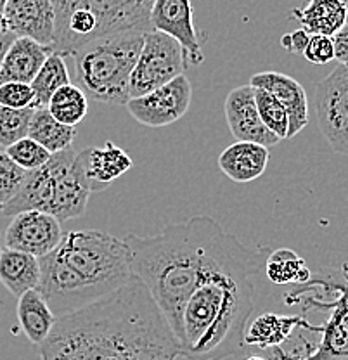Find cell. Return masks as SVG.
Here are the masks:
<instances>
[{"label":"cell","mask_w":348,"mask_h":360,"mask_svg":"<svg viewBox=\"0 0 348 360\" xmlns=\"http://www.w3.org/2000/svg\"><path fill=\"white\" fill-rule=\"evenodd\" d=\"M267 248L245 246L208 217L200 272L182 312L179 350L187 360H224L245 347L252 317L253 276L265 265Z\"/></svg>","instance_id":"6da1fadb"},{"label":"cell","mask_w":348,"mask_h":360,"mask_svg":"<svg viewBox=\"0 0 348 360\" xmlns=\"http://www.w3.org/2000/svg\"><path fill=\"white\" fill-rule=\"evenodd\" d=\"M40 360H175L177 338L136 276L97 302L59 315Z\"/></svg>","instance_id":"7a4b0ae2"},{"label":"cell","mask_w":348,"mask_h":360,"mask_svg":"<svg viewBox=\"0 0 348 360\" xmlns=\"http://www.w3.org/2000/svg\"><path fill=\"white\" fill-rule=\"evenodd\" d=\"M39 262L37 290L58 317L111 295L134 277L127 243L96 229L65 232Z\"/></svg>","instance_id":"3957f363"},{"label":"cell","mask_w":348,"mask_h":360,"mask_svg":"<svg viewBox=\"0 0 348 360\" xmlns=\"http://www.w3.org/2000/svg\"><path fill=\"white\" fill-rule=\"evenodd\" d=\"M207 215L170 224L158 236L127 234L132 272L148 288L175 338L181 336L182 312L200 272Z\"/></svg>","instance_id":"277c9868"},{"label":"cell","mask_w":348,"mask_h":360,"mask_svg":"<svg viewBox=\"0 0 348 360\" xmlns=\"http://www.w3.org/2000/svg\"><path fill=\"white\" fill-rule=\"evenodd\" d=\"M92 189L78 161V151L66 148L54 153L47 163L28 172L23 186L0 212L14 217L26 210H40L68 222L85 213Z\"/></svg>","instance_id":"5b68a950"},{"label":"cell","mask_w":348,"mask_h":360,"mask_svg":"<svg viewBox=\"0 0 348 360\" xmlns=\"http://www.w3.org/2000/svg\"><path fill=\"white\" fill-rule=\"evenodd\" d=\"M148 32L104 35L78 47L73 54L78 87L94 101L125 106L130 99V77Z\"/></svg>","instance_id":"8992f818"},{"label":"cell","mask_w":348,"mask_h":360,"mask_svg":"<svg viewBox=\"0 0 348 360\" xmlns=\"http://www.w3.org/2000/svg\"><path fill=\"white\" fill-rule=\"evenodd\" d=\"M284 302L293 305H316L329 310L323 326H312L314 345L300 360H348V264L324 269L307 283L293 284L284 295Z\"/></svg>","instance_id":"52a82bcc"},{"label":"cell","mask_w":348,"mask_h":360,"mask_svg":"<svg viewBox=\"0 0 348 360\" xmlns=\"http://www.w3.org/2000/svg\"><path fill=\"white\" fill-rule=\"evenodd\" d=\"M187 66L184 51L177 40L167 33L149 30L130 77V97L162 87L179 75H184Z\"/></svg>","instance_id":"ba28073f"},{"label":"cell","mask_w":348,"mask_h":360,"mask_svg":"<svg viewBox=\"0 0 348 360\" xmlns=\"http://www.w3.org/2000/svg\"><path fill=\"white\" fill-rule=\"evenodd\" d=\"M314 106L328 144L338 155L348 156V65L340 63L317 84Z\"/></svg>","instance_id":"9c48e42d"},{"label":"cell","mask_w":348,"mask_h":360,"mask_svg":"<svg viewBox=\"0 0 348 360\" xmlns=\"http://www.w3.org/2000/svg\"><path fill=\"white\" fill-rule=\"evenodd\" d=\"M191 99L193 85L186 75H179L151 92L130 97L125 106L130 116H134L142 125L160 129L179 122L189 111Z\"/></svg>","instance_id":"30bf717a"},{"label":"cell","mask_w":348,"mask_h":360,"mask_svg":"<svg viewBox=\"0 0 348 360\" xmlns=\"http://www.w3.org/2000/svg\"><path fill=\"white\" fill-rule=\"evenodd\" d=\"M54 9L84 7L92 14L97 26V39L122 32H149V13L153 0H52Z\"/></svg>","instance_id":"8fae6325"},{"label":"cell","mask_w":348,"mask_h":360,"mask_svg":"<svg viewBox=\"0 0 348 360\" xmlns=\"http://www.w3.org/2000/svg\"><path fill=\"white\" fill-rule=\"evenodd\" d=\"M61 222L40 210H26L13 217L4 236V245L40 258L51 253L63 239Z\"/></svg>","instance_id":"7c38bea8"},{"label":"cell","mask_w":348,"mask_h":360,"mask_svg":"<svg viewBox=\"0 0 348 360\" xmlns=\"http://www.w3.org/2000/svg\"><path fill=\"white\" fill-rule=\"evenodd\" d=\"M149 22L151 30L167 33L181 44L187 65L198 66L205 61L200 33L194 26L191 0H153Z\"/></svg>","instance_id":"4fadbf2b"},{"label":"cell","mask_w":348,"mask_h":360,"mask_svg":"<svg viewBox=\"0 0 348 360\" xmlns=\"http://www.w3.org/2000/svg\"><path fill=\"white\" fill-rule=\"evenodd\" d=\"M224 112L231 134L238 141L257 142L265 148H272L281 141L262 122L255 101V87L250 84L231 90L224 104Z\"/></svg>","instance_id":"5bb4252c"},{"label":"cell","mask_w":348,"mask_h":360,"mask_svg":"<svg viewBox=\"0 0 348 360\" xmlns=\"http://www.w3.org/2000/svg\"><path fill=\"white\" fill-rule=\"evenodd\" d=\"M9 32L52 47L56 11L52 0H7L2 11ZM54 51V49H52Z\"/></svg>","instance_id":"9a60e30c"},{"label":"cell","mask_w":348,"mask_h":360,"mask_svg":"<svg viewBox=\"0 0 348 360\" xmlns=\"http://www.w3.org/2000/svg\"><path fill=\"white\" fill-rule=\"evenodd\" d=\"M250 85L257 89H264L276 96L286 108L290 118L288 139H293L309 125V99L305 89L298 80L290 75L279 71H260L250 80Z\"/></svg>","instance_id":"2e32d148"},{"label":"cell","mask_w":348,"mask_h":360,"mask_svg":"<svg viewBox=\"0 0 348 360\" xmlns=\"http://www.w3.org/2000/svg\"><path fill=\"white\" fill-rule=\"evenodd\" d=\"M78 161L85 172L92 193L106 191L116 179L134 167L132 158L115 142L106 141L101 148H85L78 153Z\"/></svg>","instance_id":"e0dca14e"},{"label":"cell","mask_w":348,"mask_h":360,"mask_svg":"<svg viewBox=\"0 0 348 360\" xmlns=\"http://www.w3.org/2000/svg\"><path fill=\"white\" fill-rule=\"evenodd\" d=\"M271 148L250 141H238L220 153L217 165L232 182L248 184L262 177L269 165Z\"/></svg>","instance_id":"ac0fdd59"},{"label":"cell","mask_w":348,"mask_h":360,"mask_svg":"<svg viewBox=\"0 0 348 360\" xmlns=\"http://www.w3.org/2000/svg\"><path fill=\"white\" fill-rule=\"evenodd\" d=\"M51 52L52 47L35 42L28 37H16L6 51L0 65V84L6 82L32 84Z\"/></svg>","instance_id":"d6986e66"},{"label":"cell","mask_w":348,"mask_h":360,"mask_svg":"<svg viewBox=\"0 0 348 360\" xmlns=\"http://www.w3.org/2000/svg\"><path fill=\"white\" fill-rule=\"evenodd\" d=\"M0 283L16 298L39 288L40 262L33 255L4 246L0 250Z\"/></svg>","instance_id":"ffe728a7"},{"label":"cell","mask_w":348,"mask_h":360,"mask_svg":"<svg viewBox=\"0 0 348 360\" xmlns=\"http://www.w3.org/2000/svg\"><path fill=\"white\" fill-rule=\"evenodd\" d=\"M347 0H309L305 7L291 11V18L310 35L333 37L347 22Z\"/></svg>","instance_id":"44dd1931"},{"label":"cell","mask_w":348,"mask_h":360,"mask_svg":"<svg viewBox=\"0 0 348 360\" xmlns=\"http://www.w3.org/2000/svg\"><path fill=\"white\" fill-rule=\"evenodd\" d=\"M18 321L30 343L39 347L51 335L58 315L52 312L47 300L35 288L18 298Z\"/></svg>","instance_id":"7402d4cb"},{"label":"cell","mask_w":348,"mask_h":360,"mask_svg":"<svg viewBox=\"0 0 348 360\" xmlns=\"http://www.w3.org/2000/svg\"><path fill=\"white\" fill-rule=\"evenodd\" d=\"M302 322V315H286L265 312L253 319L252 324L245 329V347H255L260 350H271L281 347L293 335Z\"/></svg>","instance_id":"603a6c76"},{"label":"cell","mask_w":348,"mask_h":360,"mask_svg":"<svg viewBox=\"0 0 348 360\" xmlns=\"http://www.w3.org/2000/svg\"><path fill=\"white\" fill-rule=\"evenodd\" d=\"M28 137H32L33 141H37L49 153L54 155V153L71 148L75 137H77V130H75V127L58 122L47 110V106L35 108L32 122H30Z\"/></svg>","instance_id":"cb8c5ba5"},{"label":"cell","mask_w":348,"mask_h":360,"mask_svg":"<svg viewBox=\"0 0 348 360\" xmlns=\"http://www.w3.org/2000/svg\"><path fill=\"white\" fill-rule=\"evenodd\" d=\"M264 270L269 281L278 286L303 284L312 277V272L307 267L305 260L290 248H279V250L271 251L265 258Z\"/></svg>","instance_id":"d4e9b609"},{"label":"cell","mask_w":348,"mask_h":360,"mask_svg":"<svg viewBox=\"0 0 348 360\" xmlns=\"http://www.w3.org/2000/svg\"><path fill=\"white\" fill-rule=\"evenodd\" d=\"M66 84H70V71L65 58L59 52L52 51L30 84L35 92L33 108H46L52 94Z\"/></svg>","instance_id":"484cf974"},{"label":"cell","mask_w":348,"mask_h":360,"mask_svg":"<svg viewBox=\"0 0 348 360\" xmlns=\"http://www.w3.org/2000/svg\"><path fill=\"white\" fill-rule=\"evenodd\" d=\"M47 110L58 122L70 127H77L89 112L87 94L78 85H73L70 82L52 94Z\"/></svg>","instance_id":"4316f807"},{"label":"cell","mask_w":348,"mask_h":360,"mask_svg":"<svg viewBox=\"0 0 348 360\" xmlns=\"http://www.w3.org/2000/svg\"><path fill=\"white\" fill-rule=\"evenodd\" d=\"M255 101L258 108V115H260L264 125L276 134L283 141L288 139V129H290V118H288L286 108L276 96L264 89L255 87Z\"/></svg>","instance_id":"83f0119b"},{"label":"cell","mask_w":348,"mask_h":360,"mask_svg":"<svg viewBox=\"0 0 348 360\" xmlns=\"http://www.w3.org/2000/svg\"><path fill=\"white\" fill-rule=\"evenodd\" d=\"M33 111H35L33 106L23 108V110L0 106V146L2 148H9L11 144L28 135Z\"/></svg>","instance_id":"f1b7e54d"},{"label":"cell","mask_w":348,"mask_h":360,"mask_svg":"<svg viewBox=\"0 0 348 360\" xmlns=\"http://www.w3.org/2000/svg\"><path fill=\"white\" fill-rule=\"evenodd\" d=\"M6 153L14 163L20 165L26 172L37 170L44 163H47L49 158L52 156V153H49L44 146H40L39 142L33 141L28 135L11 144L9 148H6Z\"/></svg>","instance_id":"f546056e"},{"label":"cell","mask_w":348,"mask_h":360,"mask_svg":"<svg viewBox=\"0 0 348 360\" xmlns=\"http://www.w3.org/2000/svg\"><path fill=\"white\" fill-rule=\"evenodd\" d=\"M26 175L25 168L14 163L6 151H0V210L16 196Z\"/></svg>","instance_id":"4dcf8cb0"},{"label":"cell","mask_w":348,"mask_h":360,"mask_svg":"<svg viewBox=\"0 0 348 360\" xmlns=\"http://www.w3.org/2000/svg\"><path fill=\"white\" fill-rule=\"evenodd\" d=\"M33 103H35V92L30 84H21V82L0 84V106L23 110L33 106Z\"/></svg>","instance_id":"1f68e13d"},{"label":"cell","mask_w":348,"mask_h":360,"mask_svg":"<svg viewBox=\"0 0 348 360\" xmlns=\"http://www.w3.org/2000/svg\"><path fill=\"white\" fill-rule=\"evenodd\" d=\"M303 58L312 65H328L335 59V45L328 35H310L309 44L303 51Z\"/></svg>","instance_id":"d6a6232c"},{"label":"cell","mask_w":348,"mask_h":360,"mask_svg":"<svg viewBox=\"0 0 348 360\" xmlns=\"http://www.w3.org/2000/svg\"><path fill=\"white\" fill-rule=\"evenodd\" d=\"M309 39L310 33L305 32L303 28H298L295 30V32L283 35L281 45H283V49H286L288 52H291V54H303L307 44H309Z\"/></svg>","instance_id":"836d02e7"},{"label":"cell","mask_w":348,"mask_h":360,"mask_svg":"<svg viewBox=\"0 0 348 360\" xmlns=\"http://www.w3.org/2000/svg\"><path fill=\"white\" fill-rule=\"evenodd\" d=\"M335 45V59L342 65H348V22L331 37Z\"/></svg>","instance_id":"e575fe53"},{"label":"cell","mask_w":348,"mask_h":360,"mask_svg":"<svg viewBox=\"0 0 348 360\" xmlns=\"http://www.w3.org/2000/svg\"><path fill=\"white\" fill-rule=\"evenodd\" d=\"M14 39H16V35H14L13 32H9V30L0 37V65H2V59L4 56H6V51L9 49V45L13 44Z\"/></svg>","instance_id":"d590c367"},{"label":"cell","mask_w":348,"mask_h":360,"mask_svg":"<svg viewBox=\"0 0 348 360\" xmlns=\"http://www.w3.org/2000/svg\"><path fill=\"white\" fill-rule=\"evenodd\" d=\"M7 32V25H6V18H4V14L0 13V37L4 35V33Z\"/></svg>","instance_id":"8d00e7d4"},{"label":"cell","mask_w":348,"mask_h":360,"mask_svg":"<svg viewBox=\"0 0 348 360\" xmlns=\"http://www.w3.org/2000/svg\"><path fill=\"white\" fill-rule=\"evenodd\" d=\"M245 360H271L267 357H260V355H252V357H246Z\"/></svg>","instance_id":"74e56055"},{"label":"cell","mask_w":348,"mask_h":360,"mask_svg":"<svg viewBox=\"0 0 348 360\" xmlns=\"http://www.w3.org/2000/svg\"><path fill=\"white\" fill-rule=\"evenodd\" d=\"M6 4H7V0H0V13H2V11H4Z\"/></svg>","instance_id":"f35d334b"},{"label":"cell","mask_w":348,"mask_h":360,"mask_svg":"<svg viewBox=\"0 0 348 360\" xmlns=\"http://www.w3.org/2000/svg\"><path fill=\"white\" fill-rule=\"evenodd\" d=\"M0 243H2V236H0Z\"/></svg>","instance_id":"ab89813d"},{"label":"cell","mask_w":348,"mask_h":360,"mask_svg":"<svg viewBox=\"0 0 348 360\" xmlns=\"http://www.w3.org/2000/svg\"><path fill=\"white\" fill-rule=\"evenodd\" d=\"M0 250H2V243H0Z\"/></svg>","instance_id":"60d3db41"}]
</instances>
